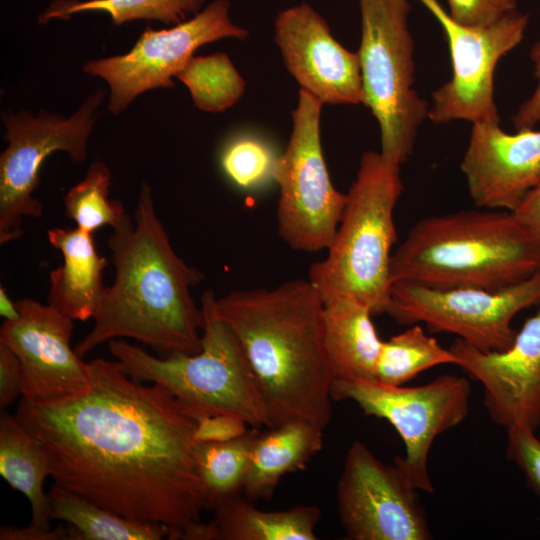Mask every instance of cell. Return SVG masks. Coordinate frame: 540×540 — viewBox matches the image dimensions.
<instances>
[{"instance_id": "obj_5", "label": "cell", "mask_w": 540, "mask_h": 540, "mask_svg": "<svg viewBox=\"0 0 540 540\" xmlns=\"http://www.w3.org/2000/svg\"><path fill=\"white\" fill-rule=\"evenodd\" d=\"M402 192L400 165L380 152H364L328 254L309 270L308 280L324 303L348 296L373 315L387 312L397 240L394 210Z\"/></svg>"}, {"instance_id": "obj_7", "label": "cell", "mask_w": 540, "mask_h": 540, "mask_svg": "<svg viewBox=\"0 0 540 540\" xmlns=\"http://www.w3.org/2000/svg\"><path fill=\"white\" fill-rule=\"evenodd\" d=\"M361 41L358 50L363 104L380 128V153L402 165L412 155L429 103L413 88L414 41L408 0H358Z\"/></svg>"}, {"instance_id": "obj_26", "label": "cell", "mask_w": 540, "mask_h": 540, "mask_svg": "<svg viewBox=\"0 0 540 540\" xmlns=\"http://www.w3.org/2000/svg\"><path fill=\"white\" fill-rule=\"evenodd\" d=\"M442 364H455L456 358L448 349L425 333L419 324L383 341L376 367V380L400 386L419 373Z\"/></svg>"}, {"instance_id": "obj_14", "label": "cell", "mask_w": 540, "mask_h": 540, "mask_svg": "<svg viewBox=\"0 0 540 540\" xmlns=\"http://www.w3.org/2000/svg\"><path fill=\"white\" fill-rule=\"evenodd\" d=\"M337 508L351 540L432 538L417 489L395 463H383L359 440L346 452L337 485Z\"/></svg>"}, {"instance_id": "obj_22", "label": "cell", "mask_w": 540, "mask_h": 540, "mask_svg": "<svg viewBox=\"0 0 540 540\" xmlns=\"http://www.w3.org/2000/svg\"><path fill=\"white\" fill-rule=\"evenodd\" d=\"M214 540H315L321 511L315 505L258 509L241 496L213 509Z\"/></svg>"}, {"instance_id": "obj_32", "label": "cell", "mask_w": 540, "mask_h": 540, "mask_svg": "<svg viewBox=\"0 0 540 540\" xmlns=\"http://www.w3.org/2000/svg\"><path fill=\"white\" fill-rule=\"evenodd\" d=\"M448 14L464 25H483L517 8V0H448Z\"/></svg>"}, {"instance_id": "obj_8", "label": "cell", "mask_w": 540, "mask_h": 540, "mask_svg": "<svg viewBox=\"0 0 540 540\" xmlns=\"http://www.w3.org/2000/svg\"><path fill=\"white\" fill-rule=\"evenodd\" d=\"M323 102L300 89L292 111V132L279 155L274 181L279 186L277 228L293 249H327L341 220L347 195L338 191L323 156L320 118Z\"/></svg>"}, {"instance_id": "obj_17", "label": "cell", "mask_w": 540, "mask_h": 540, "mask_svg": "<svg viewBox=\"0 0 540 540\" xmlns=\"http://www.w3.org/2000/svg\"><path fill=\"white\" fill-rule=\"evenodd\" d=\"M274 39L300 89L327 104H363L358 53L343 47L310 5L282 10L275 19Z\"/></svg>"}, {"instance_id": "obj_18", "label": "cell", "mask_w": 540, "mask_h": 540, "mask_svg": "<svg viewBox=\"0 0 540 540\" xmlns=\"http://www.w3.org/2000/svg\"><path fill=\"white\" fill-rule=\"evenodd\" d=\"M460 167L477 207L514 212L540 181V130L473 123Z\"/></svg>"}, {"instance_id": "obj_13", "label": "cell", "mask_w": 540, "mask_h": 540, "mask_svg": "<svg viewBox=\"0 0 540 540\" xmlns=\"http://www.w3.org/2000/svg\"><path fill=\"white\" fill-rule=\"evenodd\" d=\"M230 6L229 0H215L171 28L147 26L130 51L91 60L83 71L107 82L108 110L117 115L148 90L173 88L172 77L199 47L223 38H247L248 31L232 22Z\"/></svg>"}, {"instance_id": "obj_4", "label": "cell", "mask_w": 540, "mask_h": 540, "mask_svg": "<svg viewBox=\"0 0 540 540\" xmlns=\"http://www.w3.org/2000/svg\"><path fill=\"white\" fill-rule=\"evenodd\" d=\"M540 271V238L505 210H464L416 222L391 258L392 282L499 290Z\"/></svg>"}, {"instance_id": "obj_15", "label": "cell", "mask_w": 540, "mask_h": 540, "mask_svg": "<svg viewBox=\"0 0 540 540\" xmlns=\"http://www.w3.org/2000/svg\"><path fill=\"white\" fill-rule=\"evenodd\" d=\"M16 304L19 316L4 320L0 341L22 365L21 399L45 404L85 391L90 384L91 367L71 348L74 320L51 304L32 298L17 300Z\"/></svg>"}, {"instance_id": "obj_25", "label": "cell", "mask_w": 540, "mask_h": 540, "mask_svg": "<svg viewBox=\"0 0 540 540\" xmlns=\"http://www.w3.org/2000/svg\"><path fill=\"white\" fill-rule=\"evenodd\" d=\"M258 428L225 442H199L197 463L206 509L241 496Z\"/></svg>"}, {"instance_id": "obj_38", "label": "cell", "mask_w": 540, "mask_h": 540, "mask_svg": "<svg viewBox=\"0 0 540 540\" xmlns=\"http://www.w3.org/2000/svg\"><path fill=\"white\" fill-rule=\"evenodd\" d=\"M0 315L5 320H14L19 316L17 304L10 299L4 286L0 287Z\"/></svg>"}, {"instance_id": "obj_10", "label": "cell", "mask_w": 540, "mask_h": 540, "mask_svg": "<svg viewBox=\"0 0 540 540\" xmlns=\"http://www.w3.org/2000/svg\"><path fill=\"white\" fill-rule=\"evenodd\" d=\"M333 400H352L366 415L386 419L405 445L395 464L417 490L433 492L428 456L437 436L459 425L469 413L471 386L462 376L441 375L415 387L377 380L332 383Z\"/></svg>"}, {"instance_id": "obj_21", "label": "cell", "mask_w": 540, "mask_h": 540, "mask_svg": "<svg viewBox=\"0 0 540 540\" xmlns=\"http://www.w3.org/2000/svg\"><path fill=\"white\" fill-rule=\"evenodd\" d=\"M322 429L304 422H287L257 435L243 492L249 500L269 499L281 478L301 470L323 446Z\"/></svg>"}, {"instance_id": "obj_11", "label": "cell", "mask_w": 540, "mask_h": 540, "mask_svg": "<svg viewBox=\"0 0 540 540\" xmlns=\"http://www.w3.org/2000/svg\"><path fill=\"white\" fill-rule=\"evenodd\" d=\"M538 305L540 271L499 290L441 289L396 282L386 313L400 324L424 323L429 331L455 334L483 352H500L515 339V316Z\"/></svg>"}, {"instance_id": "obj_28", "label": "cell", "mask_w": 540, "mask_h": 540, "mask_svg": "<svg viewBox=\"0 0 540 540\" xmlns=\"http://www.w3.org/2000/svg\"><path fill=\"white\" fill-rule=\"evenodd\" d=\"M189 90L196 108L223 112L243 96L246 83L226 53L193 56L175 76Z\"/></svg>"}, {"instance_id": "obj_24", "label": "cell", "mask_w": 540, "mask_h": 540, "mask_svg": "<svg viewBox=\"0 0 540 540\" xmlns=\"http://www.w3.org/2000/svg\"><path fill=\"white\" fill-rule=\"evenodd\" d=\"M0 474L28 499L31 523L50 528L48 497L43 489L49 476L47 457L17 417L6 412L0 417Z\"/></svg>"}, {"instance_id": "obj_29", "label": "cell", "mask_w": 540, "mask_h": 540, "mask_svg": "<svg viewBox=\"0 0 540 540\" xmlns=\"http://www.w3.org/2000/svg\"><path fill=\"white\" fill-rule=\"evenodd\" d=\"M111 173L103 161L93 162L85 177L64 196V209L76 227L94 233L103 226L114 228L128 214L119 200L109 197Z\"/></svg>"}, {"instance_id": "obj_36", "label": "cell", "mask_w": 540, "mask_h": 540, "mask_svg": "<svg viewBox=\"0 0 540 540\" xmlns=\"http://www.w3.org/2000/svg\"><path fill=\"white\" fill-rule=\"evenodd\" d=\"M0 540H69L66 525L44 528L30 523L27 527L1 526Z\"/></svg>"}, {"instance_id": "obj_23", "label": "cell", "mask_w": 540, "mask_h": 540, "mask_svg": "<svg viewBox=\"0 0 540 540\" xmlns=\"http://www.w3.org/2000/svg\"><path fill=\"white\" fill-rule=\"evenodd\" d=\"M47 497L50 520L66 523L69 540H160L171 535L164 524L129 519L56 483Z\"/></svg>"}, {"instance_id": "obj_2", "label": "cell", "mask_w": 540, "mask_h": 540, "mask_svg": "<svg viewBox=\"0 0 540 540\" xmlns=\"http://www.w3.org/2000/svg\"><path fill=\"white\" fill-rule=\"evenodd\" d=\"M113 229L108 245L115 270L94 326L77 345L80 357L116 338H131L163 356L201 349L203 314L191 289L204 279L172 247L143 182L133 218Z\"/></svg>"}, {"instance_id": "obj_3", "label": "cell", "mask_w": 540, "mask_h": 540, "mask_svg": "<svg viewBox=\"0 0 540 540\" xmlns=\"http://www.w3.org/2000/svg\"><path fill=\"white\" fill-rule=\"evenodd\" d=\"M239 342L269 416V427L304 422L324 430L332 416L324 302L309 280L235 290L216 299Z\"/></svg>"}, {"instance_id": "obj_16", "label": "cell", "mask_w": 540, "mask_h": 540, "mask_svg": "<svg viewBox=\"0 0 540 540\" xmlns=\"http://www.w3.org/2000/svg\"><path fill=\"white\" fill-rule=\"evenodd\" d=\"M460 366L484 388L489 417L506 429L540 426V308L505 351L483 352L456 338L449 347Z\"/></svg>"}, {"instance_id": "obj_37", "label": "cell", "mask_w": 540, "mask_h": 540, "mask_svg": "<svg viewBox=\"0 0 540 540\" xmlns=\"http://www.w3.org/2000/svg\"><path fill=\"white\" fill-rule=\"evenodd\" d=\"M513 213L540 238V181Z\"/></svg>"}, {"instance_id": "obj_27", "label": "cell", "mask_w": 540, "mask_h": 540, "mask_svg": "<svg viewBox=\"0 0 540 540\" xmlns=\"http://www.w3.org/2000/svg\"><path fill=\"white\" fill-rule=\"evenodd\" d=\"M205 0H56L39 15V23L67 20L83 12H104L115 25L134 20H157L176 25L200 11Z\"/></svg>"}, {"instance_id": "obj_1", "label": "cell", "mask_w": 540, "mask_h": 540, "mask_svg": "<svg viewBox=\"0 0 540 540\" xmlns=\"http://www.w3.org/2000/svg\"><path fill=\"white\" fill-rule=\"evenodd\" d=\"M88 388L45 404L21 399L19 422L48 460L57 485L132 520L164 524L169 539L206 509L197 419L163 386L92 360Z\"/></svg>"}, {"instance_id": "obj_6", "label": "cell", "mask_w": 540, "mask_h": 540, "mask_svg": "<svg viewBox=\"0 0 540 540\" xmlns=\"http://www.w3.org/2000/svg\"><path fill=\"white\" fill-rule=\"evenodd\" d=\"M212 290L201 296V349L195 354L156 357L123 340L108 342L110 353L132 378L166 388L197 420L216 414L269 427V416L253 371L235 335L219 317Z\"/></svg>"}, {"instance_id": "obj_35", "label": "cell", "mask_w": 540, "mask_h": 540, "mask_svg": "<svg viewBox=\"0 0 540 540\" xmlns=\"http://www.w3.org/2000/svg\"><path fill=\"white\" fill-rule=\"evenodd\" d=\"M530 59L537 84L532 94L519 106L512 117L516 131L534 129L540 122V41L532 45Z\"/></svg>"}, {"instance_id": "obj_33", "label": "cell", "mask_w": 540, "mask_h": 540, "mask_svg": "<svg viewBox=\"0 0 540 540\" xmlns=\"http://www.w3.org/2000/svg\"><path fill=\"white\" fill-rule=\"evenodd\" d=\"M248 424L241 418L216 414L197 420L195 437L199 442H225L245 434Z\"/></svg>"}, {"instance_id": "obj_12", "label": "cell", "mask_w": 540, "mask_h": 540, "mask_svg": "<svg viewBox=\"0 0 540 540\" xmlns=\"http://www.w3.org/2000/svg\"><path fill=\"white\" fill-rule=\"evenodd\" d=\"M442 26L452 64L451 78L432 94L428 118L436 124L456 120L499 122L494 73L500 59L523 40L529 22L518 9L483 25H464L437 0H419Z\"/></svg>"}, {"instance_id": "obj_34", "label": "cell", "mask_w": 540, "mask_h": 540, "mask_svg": "<svg viewBox=\"0 0 540 540\" xmlns=\"http://www.w3.org/2000/svg\"><path fill=\"white\" fill-rule=\"evenodd\" d=\"M24 387V372L16 354L0 341V408L5 409L19 396Z\"/></svg>"}, {"instance_id": "obj_30", "label": "cell", "mask_w": 540, "mask_h": 540, "mask_svg": "<svg viewBox=\"0 0 540 540\" xmlns=\"http://www.w3.org/2000/svg\"><path fill=\"white\" fill-rule=\"evenodd\" d=\"M278 157L267 140L253 133H240L224 143L219 160L222 172L233 185L252 191L274 181Z\"/></svg>"}, {"instance_id": "obj_31", "label": "cell", "mask_w": 540, "mask_h": 540, "mask_svg": "<svg viewBox=\"0 0 540 540\" xmlns=\"http://www.w3.org/2000/svg\"><path fill=\"white\" fill-rule=\"evenodd\" d=\"M506 454L523 471L529 487L540 496V440L535 431L519 424L508 427Z\"/></svg>"}, {"instance_id": "obj_19", "label": "cell", "mask_w": 540, "mask_h": 540, "mask_svg": "<svg viewBox=\"0 0 540 540\" xmlns=\"http://www.w3.org/2000/svg\"><path fill=\"white\" fill-rule=\"evenodd\" d=\"M48 240L63 256L62 265L49 275V304L74 321L94 319L107 288V260L98 254L93 233L78 227L51 228Z\"/></svg>"}, {"instance_id": "obj_9", "label": "cell", "mask_w": 540, "mask_h": 540, "mask_svg": "<svg viewBox=\"0 0 540 540\" xmlns=\"http://www.w3.org/2000/svg\"><path fill=\"white\" fill-rule=\"evenodd\" d=\"M105 98L99 88L70 117L40 110L37 114L7 110L1 119L6 149L0 155V244L22 236L23 220L43 215V204L35 192L45 159L56 151L74 162L87 157L88 138Z\"/></svg>"}, {"instance_id": "obj_20", "label": "cell", "mask_w": 540, "mask_h": 540, "mask_svg": "<svg viewBox=\"0 0 540 540\" xmlns=\"http://www.w3.org/2000/svg\"><path fill=\"white\" fill-rule=\"evenodd\" d=\"M371 309L341 296L324 303L325 345L333 382L376 380L380 340Z\"/></svg>"}]
</instances>
